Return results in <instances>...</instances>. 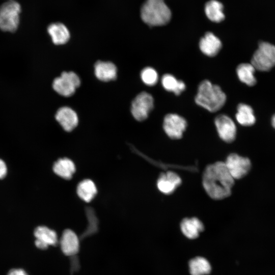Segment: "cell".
I'll list each match as a JSON object with an SVG mask.
<instances>
[{
	"label": "cell",
	"instance_id": "21",
	"mask_svg": "<svg viewBox=\"0 0 275 275\" xmlns=\"http://www.w3.org/2000/svg\"><path fill=\"white\" fill-rule=\"evenodd\" d=\"M75 169L74 162L68 158L59 159L54 163L53 167L54 172L65 179L71 178Z\"/></svg>",
	"mask_w": 275,
	"mask_h": 275
},
{
	"label": "cell",
	"instance_id": "26",
	"mask_svg": "<svg viewBox=\"0 0 275 275\" xmlns=\"http://www.w3.org/2000/svg\"><path fill=\"white\" fill-rule=\"evenodd\" d=\"M141 78L145 84L149 86H152L157 82L158 76L156 71L154 68L147 67L142 70Z\"/></svg>",
	"mask_w": 275,
	"mask_h": 275
},
{
	"label": "cell",
	"instance_id": "6",
	"mask_svg": "<svg viewBox=\"0 0 275 275\" xmlns=\"http://www.w3.org/2000/svg\"><path fill=\"white\" fill-rule=\"evenodd\" d=\"M80 84V78L76 73L72 71L63 72L60 77L54 79L52 87L60 95L69 97L74 93Z\"/></svg>",
	"mask_w": 275,
	"mask_h": 275
},
{
	"label": "cell",
	"instance_id": "13",
	"mask_svg": "<svg viewBox=\"0 0 275 275\" xmlns=\"http://www.w3.org/2000/svg\"><path fill=\"white\" fill-rule=\"evenodd\" d=\"M180 177L174 172L168 171L161 174L157 181L159 190L166 195L172 194L181 184Z\"/></svg>",
	"mask_w": 275,
	"mask_h": 275
},
{
	"label": "cell",
	"instance_id": "24",
	"mask_svg": "<svg viewBox=\"0 0 275 275\" xmlns=\"http://www.w3.org/2000/svg\"><path fill=\"white\" fill-rule=\"evenodd\" d=\"M161 81L165 90L172 92L176 95H180L186 88L183 81L178 80L174 76L170 74H164Z\"/></svg>",
	"mask_w": 275,
	"mask_h": 275
},
{
	"label": "cell",
	"instance_id": "14",
	"mask_svg": "<svg viewBox=\"0 0 275 275\" xmlns=\"http://www.w3.org/2000/svg\"><path fill=\"white\" fill-rule=\"evenodd\" d=\"M55 117L63 128L67 131L72 130L78 124V116L75 112L69 107L60 108Z\"/></svg>",
	"mask_w": 275,
	"mask_h": 275
},
{
	"label": "cell",
	"instance_id": "16",
	"mask_svg": "<svg viewBox=\"0 0 275 275\" xmlns=\"http://www.w3.org/2000/svg\"><path fill=\"white\" fill-rule=\"evenodd\" d=\"M180 229L187 238L194 239L198 237L203 231L204 225L197 217L185 218L180 223Z\"/></svg>",
	"mask_w": 275,
	"mask_h": 275
},
{
	"label": "cell",
	"instance_id": "10",
	"mask_svg": "<svg viewBox=\"0 0 275 275\" xmlns=\"http://www.w3.org/2000/svg\"><path fill=\"white\" fill-rule=\"evenodd\" d=\"M219 137L227 143H231L235 139L236 127L234 121L228 116L218 115L214 120Z\"/></svg>",
	"mask_w": 275,
	"mask_h": 275
},
{
	"label": "cell",
	"instance_id": "8",
	"mask_svg": "<svg viewBox=\"0 0 275 275\" xmlns=\"http://www.w3.org/2000/svg\"><path fill=\"white\" fill-rule=\"evenodd\" d=\"M225 163L229 173L234 179H239L245 176L251 168V162L248 158L235 153L230 154Z\"/></svg>",
	"mask_w": 275,
	"mask_h": 275
},
{
	"label": "cell",
	"instance_id": "19",
	"mask_svg": "<svg viewBox=\"0 0 275 275\" xmlns=\"http://www.w3.org/2000/svg\"><path fill=\"white\" fill-rule=\"evenodd\" d=\"M204 12L207 17L214 22H220L225 18L224 6L217 0L207 2L204 6Z\"/></svg>",
	"mask_w": 275,
	"mask_h": 275
},
{
	"label": "cell",
	"instance_id": "20",
	"mask_svg": "<svg viewBox=\"0 0 275 275\" xmlns=\"http://www.w3.org/2000/svg\"><path fill=\"white\" fill-rule=\"evenodd\" d=\"M235 117L237 121L244 126H250L256 122V117L253 108L245 103H239L237 107Z\"/></svg>",
	"mask_w": 275,
	"mask_h": 275
},
{
	"label": "cell",
	"instance_id": "4",
	"mask_svg": "<svg viewBox=\"0 0 275 275\" xmlns=\"http://www.w3.org/2000/svg\"><path fill=\"white\" fill-rule=\"evenodd\" d=\"M251 64L256 70L266 72L275 66V45L266 41H260L254 52Z\"/></svg>",
	"mask_w": 275,
	"mask_h": 275
},
{
	"label": "cell",
	"instance_id": "25",
	"mask_svg": "<svg viewBox=\"0 0 275 275\" xmlns=\"http://www.w3.org/2000/svg\"><path fill=\"white\" fill-rule=\"evenodd\" d=\"M188 265L191 275H206L211 271L209 262L203 257H197L192 259Z\"/></svg>",
	"mask_w": 275,
	"mask_h": 275
},
{
	"label": "cell",
	"instance_id": "2",
	"mask_svg": "<svg viewBox=\"0 0 275 275\" xmlns=\"http://www.w3.org/2000/svg\"><path fill=\"white\" fill-rule=\"evenodd\" d=\"M226 101V95L219 86L208 80H203L199 84L195 97L198 105L213 113L219 110Z\"/></svg>",
	"mask_w": 275,
	"mask_h": 275
},
{
	"label": "cell",
	"instance_id": "28",
	"mask_svg": "<svg viewBox=\"0 0 275 275\" xmlns=\"http://www.w3.org/2000/svg\"><path fill=\"white\" fill-rule=\"evenodd\" d=\"M7 174V167L5 163L0 159V179L4 178Z\"/></svg>",
	"mask_w": 275,
	"mask_h": 275
},
{
	"label": "cell",
	"instance_id": "11",
	"mask_svg": "<svg viewBox=\"0 0 275 275\" xmlns=\"http://www.w3.org/2000/svg\"><path fill=\"white\" fill-rule=\"evenodd\" d=\"M35 244L40 250H46L49 246H54L58 243L57 233L44 226L37 227L34 230Z\"/></svg>",
	"mask_w": 275,
	"mask_h": 275
},
{
	"label": "cell",
	"instance_id": "29",
	"mask_svg": "<svg viewBox=\"0 0 275 275\" xmlns=\"http://www.w3.org/2000/svg\"><path fill=\"white\" fill-rule=\"evenodd\" d=\"M271 124L272 126L275 129V113L271 117Z\"/></svg>",
	"mask_w": 275,
	"mask_h": 275
},
{
	"label": "cell",
	"instance_id": "7",
	"mask_svg": "<svg viewBox=\"0 0 275 275\" xmlns=\"http://www.w3.org/2000/svg\"><path fill=\"white\" fill-rule=\"evenodd\" d=\"M153 105L154 100L152 95L147 92H142L132 102L131 114L136 120L144 121L148 117Z\"/></svg>",
	"mask_w": 275,
	"mask_h": 275
},
{
	"label": "cell",
	"instance_id": "22",
	"mask_svg": "<svg viewBox=\"0 0 275 275\" xmlns=\"http://www.w3.org/2000/svg\"><path fill=\"white\" fill-rule=\"evenodd\" d=\"M255 68L251 63L240 64L236 68L239 79L248 86H253L257 82L255 76Z\"/></svg>",
	"mask_w": 275,
	"mask_h": 275
},
{
	"label": "cell",
	"instance_id": "18",
	"mask_svg": "<svg viewBox=\"0 0 275 275\" xmlns=\"http://www.w3.org/2000/svg\"><path fill=\"white\" fill-rule=\"evenodd\" d=\"M47 31L51 36L52 42L56 45L66 43L70 38V33L67 27L59 22L50 24Z\"/></svg>",
	"mask_w": 275,
	"mask_h": 275
},
{
	"label": "cell",
	"instance_id": "15",
	"mask_svg": "<svg viewBox=\"0 0 275 275\" xmlns=\"http://www.w3.org/2000/svg\"><path fill=\"white\" fill-rule=\"evenodd\" d=\"M222 46L221 40L211 32H207L199 42L200 50L204 54L209 57L216 56Z\"/></svg>",
	"mask_w": 275,
	"mask_h": 275
},
{
	"label": "cell",
	"instance_id": "3",
	"mask_svg": "<svg viewBox=\"0 0 275 275\" xmlns=\"http://www.w3.org/2000/svg\"><path fill=\"white\" fill-rule=\"evenodd\" d=\"M141 16L150 26H161L170 21L172 13L164 0H146L141 9Z\"/></svg>",
	"mask_w": 275,
	"mask_h": 275
},
{
	"label": "cell",
	"instance_id": "5",
	"mask_svg": "<svg viewBox=\"0 0 275 275\" xmlns=\"http://www.w3.org/2000/svg\"><path fill=\"white\" fill-rule=\"evenodd\" d=\"M20 11V6L16 2L3 4L0 7V29L4 31L14 32L18 26Z\"/></svg>",
	"mask_w": 275,
	"mask_h": 275
},
{
	"label": "cell",
	"instance_id": "17",
	"mask_svg": "<svg viewBox=\"0 0 275 275\" xmlns=\"http://www.w3.org/2000/svg\"><path fill=\"white\" fill-rule=\"evenodd\" d=\"M94 71L97 78L101 81L114 80L117 77V68L110 62H97L94 66Z\"/></svg>",
	"mask_w": 275,
	"mask_h": 275
},
{
	"label": "cell",
	"instance_id": "27",
	"mask_svg": "<svg viewBox=\"0 0 275 275\" xmlns=\"http://www.w3.org/2000/svg\"><path fill=\"white\" fill-rule=\"evenodd\" d=\"M7 275H29L27 272L21 268H13L10 270Z\"/></svg>",
	"mask_w": 275,
	"mask_h": 275
},
{
	"label": "cell",
	"instance_id": "12",
	"mask_svg": "<svg viewBox=\"0 0 275 275\" xmlns=\"http://www.w3.org/2000/svg\"><path fill=\"white\" fill-rule=\"evenodd\" d=\"M60 245L64 255L71 257L75 256L79 250V239L73 231L66 229L62 233Z\"/></svg>",
	"mask_w": 275,
	"mask_h": 275
},
{
	"label": "cell",
	"instance_id": "1",
	"mask_svg": "<svg viewBox=\"0 0 275 275\" xmlns=\"http://www.w3.org/2000/svg\"><path fill=\"white\" fill-rule=\"evenodd\" d=\"M202 183L204 189L210 198L222 200L231 194L234 179L229 173L225 162L217 161L206 168Z\"/></svg>",
	"mask_w": 275,
	"mask_h": 275
},
{
	"label": "cell",
	"instance_id": "23",
	"mask_svg": "<svg viewBox=\"0 0 275 275\" xmlns=\"http://www.w3.org/2000/svg\"><path fill=\"white\" fill-rule=\"evenodd\" d=\"M97 192L94 182L90 179H85L77 185V194L78 197L86 202H90Z\"/></svg>",
	"mask_w": 275,
	"mask_h": 275
},
{
	"label": "cell",
	"instance_id": "9",
	"mask_svg": "<svg viewBox=\"0 0 275 275\" xmlns=\"http://www.w3.org/2000/svg\"><path fill=\"white\" fill-rule=\"evenodd\" d=\"M187 126L184 118L176 114L167 115L163 120V127L166 133L172 139L178 140L182 137Z\"/></svg>",
	"mask_w": 275,
	"mask_h": 275
}]
</instances>
